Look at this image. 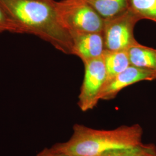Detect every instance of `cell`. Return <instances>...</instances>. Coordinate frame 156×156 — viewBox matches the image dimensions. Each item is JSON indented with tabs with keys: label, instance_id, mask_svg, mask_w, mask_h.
I'll use <instances>...</instances> for the list:
<instances>
[{
	"label": "cell",
	"instance_id": "6da1fadb",
	"mask_svg": "<svg viewBox=\"0 0 156 156\" xmlns=\"http://www.w3.org/2000/svg\"><path fill=\"white\" fill-rule=\"evenodd\" d=\"M55 0H0L20 34L38 37L66 55H73L72 37L60 20Z\"/></svg>",
	"mask_w": 156,
	"mask_h": 156
},
{
	"label": "cell",
	"instance_id": "7a4b0ae2",
	"mask_svg": "<svg viewBox=\"0 0 156 156\" xmlns=\"http://www.w3.org/2000/svg\"><path fill=\"white\" fill-rule=\"evenodd\" d=\"M143 129L139 124L110 129H97L75 124L69 140L51 147L71 156H99L108 151L133 147L142 143Z\"/></svg>",
	"mask_w": 156,
	"mask_h": 156
},
{
	"label": "cell",
	"instance_id": "3957f363",
	"mask_svg": "<svg viewBox=\"0 0 156 156\" xmlns=\"http://www.w3.org/2000/svg\"><path fill=\"white\" fill-rule=\"evenodd\" d=\"M56 5L60 20L70 34L102 32L104 19L86 0H62Z\"/></svg>",
	"mask_w": 156,
	"mask_h": 156
},
{
	"label": "cell",
	"instance_id": "277c9868",
	"mask_svg": "<svg viewBox=\"0 0 156 156\" xmlns=\"http://www.w3.org/2000/svg\"><path fill=\"white\" fill-rule=\"evenodd\" d=\"M140 21L128 9L123 13L104 20L102 34L105 50H127L138 42L134 37V28Z\"/></svg>",
	"mask_w": 156,
	"mask_h": 156
},
{
	"label": "cell",
	"instance_id": "5b68a950",
	"mask_svg": "<svg viewBox=\"0 0 156 156\" xmlns=\"http://www.w3.org/2000/svg\"><path fill=\"white\" fill-rule=\"evenodd\" d=\"M84 75L78 105L82 111L94 109L98 104L101 91L106 80V73L102 57L83 62Z\"/></svg>",
	"mask_w": 156,
	"mask_h": 156
},
{
	"label": "cell",
	"instance_id": "8992f818",
	"mask_svg": "<svg viewBox=\"0 0 156 156\" xmlns=\"http://www.w3.org/2000/svg\"><path fill=\"white\" fill-rule=\"evenodd\" d=\"M156 79V72L130 65L123 72L108 82L101 91L100 100L114 99L123 89L141 81Z\"/></svg>",
	"mask_w": 156,
	"mask_h": 156
},
{
	"label": "cell",
	"instance_id": "52a82bcc",
	"mask_svg": "<svg viewBox=\"0 0 156 156\" xmlns=\"http://www.w3.org/2000/svg\"><path fill=\"white\" fill-rule=\"evenodd\" d=\"M71 35L73 55L78 56L83 62L102 57L105 51L102 32H83Z\"/></svg>",
	"mask_w": 156,
	"mask_h": 156
},
{
	"label": "cell",
	"instance_id": "ba28073f",
	"mask_svg": "<svg viewBox=\"0 0 156 156\" xmlns=\"http://www.w3.org/2000/svg\"><path fill=\"white\" fill-rule=\"evenodd\" d=\"M127 50L131 66L156 72V49L137 42Z\"/></svg>",
	"mask_w": 156,
	"mask_h": 156
},
{
	"label": "cell",
	"instance_id": "9c48e42d",
	"mask_svg": "<svg viewBox=\"0 0 156 156\" xmlns=\"http://www.w3.org/2000/svg\"><path fill=\"white\" fill-rule=\"evenodd\" d=\"M102 58L106 69L105 83L116 76L118 74L123 72L131 65L127 50H105Z\"/></svg>",
	"mask_w": 156,
	"mask_h": 156
},
{
	"label": "cell",
	"instance_id": "30bf717a",
	"mask_svg": "<svg viewBox=\"0 0 156 156\" xmlns=\"http://www.w3.org/2000/svg\"><path fill=\"white\" fill-rule=\"evenodd\" d=\"M105 20L118 16L128 9V0H86Z\"/></svg>",
	"mask_w": 156,
	"mask_h": 156
},
{
	"label": "cell",
	"instance_id": "8fae6325",
	"mask_svg": "<svg viewBox=\"0 0 156 156\" xmlns=\"http://www.w3.org/2000/svg\"><path fill=\"white\" fill-rule=\"evenodd\" d=\"M128 9L140 20L146 19L156 23V0H128Z\"/></svg>",
	"mask_w": 156,
	"mask_h": 156
},
{
	"label": "cell",
	"instance_id": "7c38bea8",
	"mask_svg": "<svg viewBox=\"0 0 156 156\" xmlns=\"http://www.w3.org/2000/svg\"><path fill=\"white\" fill-rule=\"evenodd\" d=\"M99 156H156V146L142 143L133 147L108 151Z\"/></svg>",
	"mask_w": 156,
	"mask_h": 156
},
{
	"label": "cell",
	"instance_id": "4fadbf2b",
	"mask_svg": "<svg viewBox=\"0 0 156 156\" xmlns=\"http://www.w3.org/2000/svg\"><path fill=\"white\" fill-rule=\"evenodd\" d=\"M4 32L20 34L17 26L0 5V33Z\"/></svg>",
	"mask_w": 156,
	"mask_h": 156
},
{
	"label": "cell",
	"instance_id": "5bb4252c",
	"mask_svg": "<svg viewBox=\"0 0 156 156\" xmlns=\"http://www.w3.org/2000/svg\"><path fill=\"white\" fill-rule=\"evenodd\" d=\"M36 156H71L67 154L54 150L52 147L45 148L39 152Z\"/></svg>",
	"mask_w": 156,
	"mask_h": 156
}]
</instances>
